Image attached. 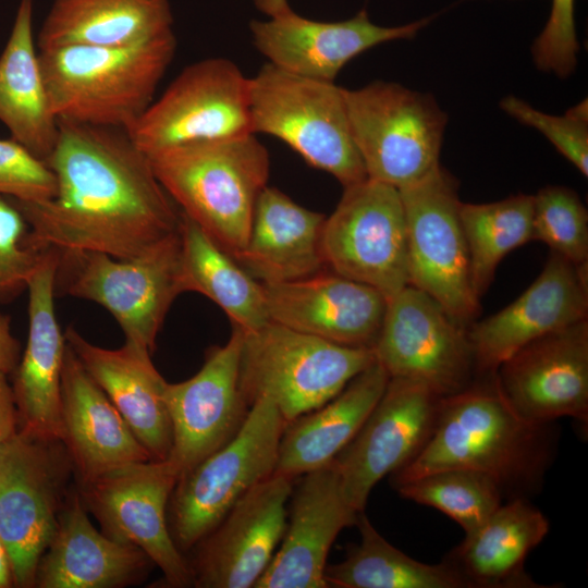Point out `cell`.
<instances>
[{
	"instance_id": "obj_1",
	"label": "cell",
	"mask_w": 588,
	"mask_h": 588,
	"mask_svg": "<svg viewBox=\"0 0 588 588\" xmlns=\"http://www.w3.org/2000/svg\"><path fill=\"white\" fill-rule=\"evenodd\" d=\"M58 125L46 160L56 196L42 203L12 198L28 224L30 247L132 258L177 231L179 207L126 131L65 120Z\"/></svg>"
},
{
	"instance_id": "obj_2",
	"label": "cell",
	"mask_w": 588,
	"mask_h": 588,
	"mask_svg": "<svg viewBox=\"0 0 588 588\" xmlns=\"http://www.w3.org/2000/svg\"><path fill=\"white\" fill-rule=\"evenodd\" d=\"M441 399L434 427L421 450L392 475V486L439 470L485 473L501 488L540 479L549 460L548 424L522 418L501 394L494 373Z\"/></svg>"
},
{
	"instance_id": "obj_3",
	"label": "cell",
	"mask_w": 588,
	"mask_h": 588,
	"mask_svg": "<svg viewBox=\"0 0 588 588\" xmlns=\"http://www.w3.org/2000/svg\"><path fill=\"white\" fill-rule=\"evenodd\" d=\"M175 49L173 34L131 46L38 50L54 115L127 131L154 101Z\"/></svg>"
},
{
	"instance_id": "obj_4",
	"label": "cell",
	"mask_w": 588,
	"mask_h": 588,
	"mask_svg": "<svg viewBox=\"0 0 588 588\" xmlns=\"http://www.w3.org/2000/svg\"><path fill=\"white\" fill-rule=\"evenodd\" d=\"M180 211L235 257L246 245L270 158L255 134L200 142L148 156Z\"/></svg>"
},
{
	"instance_id": "obj_5",
	"label": "cell",
	"mask_w": 588,
	"mask_h": 588,
	"mask_svg": "<svg viewBox=\"0 0 588 588\" xmlns=\"http://www.w3.org/2000/svg\"><path fill=\"white\" fill-rule=\"evenodd\" d=\"M241 332L244 400L249 407L270 400L286 422L333 399L376 362L372 348L336 344L273 321Z\"/></svg>"
},
{
	"instance_id": "obj_6",
	"label": "cell",
	"mask_w": 588,
	"mask_h": 588,
	"mask_svg": "<svg viewBox=\"0 0 588 588\" xmlns=\"http://www.w3.org/2000/svg\"><path fill=\"white\" fill-rule=\"evenodd\" d=\"M253 134L274 136L343 187L367 173L354 143L344 88L266 63L250 78Z\"/></svg>"
},
{
	"instance_id": "obj_7",
	"label": "cell",
	"mask_w": 588,
	"mask_h": 588,
	"mask_svg": "<svg viewBox=\"0 0 588 588\" xmlns=\"http://www.w3.org/2000/svg\"><path fill=\"white\" fill-rule=\"evenodd\" d=\"M344 97L368 179L401 189L440 164L448 115L431 94L376 81Z\"/></svg>"
},
{
	"instance_id": "obj_8",
	"label": "cell",
	"mask_w": 588,
	"mask_h": 588,
	"mask_svg": "<svg viewBox=\"0 0 588 588\" xmlns=\"http://www.w3.org/2000/svg\"><path fill=\"white\" fill-rule=\"evenodd\" d=\"M286 420L273 402L255 401L224 445L181 475L169 501L170 531L193 549L250 489L273 475Z\"/></svg>"
},
{
	"instance_id": "obj_9",
	"label": "cell",
	"mask_w": 588,
	"mask_h": 588,
	"mask_svg": "<svg viewBox=\"0 0 588 588\" xmlns=\"http://www.w3.org/2000/svg\"><path fill=\"white\" fill-rule=\"evenodd\" d=\"M180 248L177 229L132 258L99 252L59 254L56 286L106 308L125 341L152 352L173 301L182 294Z\"/></svg>"
},
{
	"instance_id": "obj_10",
	"label": "cell",
	"mask_w": 588,
	"mask_h": 588,
	"mask_svg": "<svg viewBox=\"0 0 588 588\" xmlns=\"http://www.w3.org/2000/svg\"><path fill=\"white\" fill-rule=\"evenodd\" d=\"M126 132L147 156L253 134L250 78L224 58L193 63Z\"/></svg>"
},
{
	"instance_id": "obj_11",
	"label": "cell",
	"mask_w": 588,
	"mask_h": 588,
	"mask_svg": "<svg viewBox=\"0 0 588 588\" xmlns=\"http://www.w3.org/2000/svg\"><path fill=\"white\" fill-rule=\"evenodd\" d=\"M399 191L406 220L408 284L470 326L480 301L470 284L457 180L439 164L420 181Z\"/></svg>"
},
{
	"instance_id": "obj_12",
	"label": "cell",
	"mask_w": 588,
	"mask_h": 588,
	"mask_svg": "<svg viewBox=\"0 0 588 588\" xmlns=\"http://www.w3.org/2000/svg\"><path fill=\"white\" fill-rule=\"evenodd\" d=\"M324 266L390 299L408 285L407 232L400 191L366 179L344 187L321 231Z\"/></svg>"
},
{
	"instance_id": "obj_13",
	"label": "cell",
	"mask_w": 588,
	"mask_h": 588,
	"mask_svg": "<svg viewBox=\"0 0 588 588\" xmlns=\"http://www.w3.org/2000/svg\"><path fill=\"white\" fill-rule=\"evenodd\" d=\"M71 461L61 442L17 433L0 448V540L13 585L35 587L38 563L58 524Z\"/></svg>"
},
{
	"instance_id": "obj_14",
	"label": "cell",
	"mask_w": 588,
	"mask_h": 588,
	"mask_svg": "<svg viewBox=\"0 0 588 588\" xmlns=\"http://www.w3.org/2000/svg\"><path fill=\"white\" fill-rule=\"evenodd\" d=\"M468 327L426 292L406 285L388 299L372 351L390 378H409L441 397L473 382L475 355Z\"/></svg>"
},
{
	"instance_id": "obj_15",
	"label": "cell",
	"mask_w": 588,
	"mask_h": 588,
	"mask_svg": "<svg viewBox=\"0 0 588 588\" xmlns=\"http://www.w3.org/2000/svg\"><path fill=\"white\" fill-rule=\"evenodd\" d=\"M179 475L168 461L115 467L81 482V498L109 538L140 549L169 587L193 586L188 562L175 544L167 510Z\"/></svg>"
},
{
	"instance_id": "obj_16",
	"label": "cell",
	"mask_w": 588,
	"mask_h": 588,
	"mask_svg": "<svg viewBox=\"0 0 588 588\" xmlns=\"http://www.w3.org/2000/svg\"><path fill=\"white\" fill-rule=\"evenodd\" d=\"M441 396L409 378H389L387 387L352 441L332 461L343 495L365 511L375 486L408 463L428 440Z\"/></svg>"
},
{
	"instance_id": "obj_17",
	"label": "cell",
	"mask_w": 588,
	"mask_h": 588,
	"mask_svg": "<svg viewBox=\"0 0 588 588\" xmlns=\"http://www.w3.org/2000/svg\"><path fill=\"white\" fill-rule=\"evenodd\" d=\"M293 486L294 479L273 474L229 510L194 547V587H255L282 539Z\"/></svg>"
},
{
	"instance_id": "obj_18",
	"label": "cell",
	"mask_w": 588,
	"mask_h": 588,
	"mask_svg": "<svg viewBox=\"0 0 588 588\" xmlns=\"http://www.w3.org/2000/svg\"><path fill=\"white\" fill-rule=\"evenodd\" d=\"M498 388L525 420L546 425L561 417L588 421V319L520 347L494 372Z\"/></svg>"
},
{
	"instance_id": "obj_19",
	"label": "cell",
	"mask_w": 588,
	"mask_h": 588,
	"mask_svg": "<svg viewBox=\"0 0 588 588\" xmlns=\"http://www.w3.org/2000/svg\"><path fill=\"white\" fill-rule=\"evenodd\" d=\"M242 332L233 327L223 345L210 347L189 379L169 383L166 402L172 427L167 458L179 477L230 441L249 406L240 387Z\"/></svg>"
},
{
	"instance_id": "obj_20",
	"label": "cell",
	"mask_w": 588,
	"mask_h": 588,
	"mask_svg": "<svg viewBox=\"0 0 588 588\" xmlns=\"http://www.w3.org/2000/svg\"><path fill=\"white\" fill-rule=\"evenodd\" d=\"M588 319V266L577 267L550 252L537 279L514 302L470 323L476 371L492 375L527 343Z\"/></svg>"
},
{
	"instance_id": "obj_21",
	"label": "cell",
	"mask_w": 588,
	"mask_h": 588,
	"mask_svg": "<svg viewBox=\"0 0 588 588\" xmlns=\"http://www.w3.org/2000/svg\"><path fill=\"white\" fill-rule=\"evenodd\" d=\"M437 14L400 26L372 23L366 10L339 22H320L289 13L249 23L253 44L269 63L290 73L334 82L341 69L380 44L412 39Z\"/></svg>"
},
{
	"instance_id": "obj_22",
	"label": "cell",
	"mask_w": 588,
	"mask_h": 588,
	"mask_svg": "<svg viewBox=\"0 0 588 588\" xmlns=\"http://www.w3.org/2000/svg\"><path fill=\"white\" fill-rule=\"evenodd\" d=\"M59 254L47 249L27 283L28 334L11 383L19 431L61 442V381L66 341L56 309Z\"/></svg>"
},
{
	"instance_id": "obj_23",
	"label": "cell",
	"mask_w": 588,
	"mask_h": 588,
	"mask_svg": "<svg viewBox=\"0 0 588 588\" xmlns=\"http://www.w3.org/2000/svg\"><path fill=\"white\" fill-rule=\"evenodd\" d=\"M286 526L255 588H327V559L340 531L354 525L333 462L302 475L291 493Z\"/></svg>"
},
{
	"instance_id": "obj_24",
	"label": "cell",
	"mask_w": 588,
	"mask_h": 588,
	"mask_svg": "<svg viewBox=\"0 0 588 588\" xmlns=\"http://www.w3.org/2000/svg\"><path fill=\"white\" fill-rule=\"evenodd\" d=\"M261 284L270 321L341 345H375L388 303L378 290L335 272Z\"/></svg>"
},
{
	"instance_id": "obj_25",
	"label": "cell",
	"mask_w": 588,
	"mask_h": 588,
	"mask_svg": "<svg viewBox=\"0 0 588 588\" xmlns=\"http://www.w3.org/2000/svg\"><path fill=\"white\" fill-rule=\"evenodd\" d=\"M64 336L151 458L167 460L172 446L168 382L156 369L151 352L127 341L117 350L103 348L87 341L73 326Z\"/></svg>"
},
{
	"instance_id": "obj_26",
	"label": "cell",
	"mask_w": 588,
	"mask_h": 588,
	"mask_svg": "<svg viewBox=\"0 0 588 588\" xmlns=\"http://www.w3.org/2000/svg\"><path fill=\"white\" fill-rule=\"evenodd\" d=\"M63 444L81 482L152 460L66 343L61 381Z\"/></svg>"
},
{
	"instance_id": "obj_27",
	"label": "cell",
	"mask_w": 588,
	"mask_h": 588,
	"mask_svg": "<svg viewBox=\"0 0 588 588\" xmlns=\"http://www.w3.org/2000/svg\"><path fill=\"white\" fill-rule=\"evenodd\" d=\"M152 562L138 548L109 538L89 520L79 492L61 507L36 571L38 588H120L146 575Z\"/></svg>"
},
{
	"instance_id": "obj_28",
	"label": "cell",
	"mask_w": 588,
	"mask_h": 588,
	"mask_svg": "<svg viewBox=\"0 0 588 588\" xmlns=\"http://www.w3.org/2000/svg\"><path fill=\"white\" fill-rule=\"evenodd\" d=\"M324 215L309 210L268 185L260 193L245 247L233 257L264 284L298 280L324 266Z\"/></svg>"
},
{
	"instance_id": "obj_29",
	"label": "cell",
	"mask_w": 588,
	"mask_h": 588,
	"mask_svg": "<svg viewBox=\"0 0 588 588\" xmlns=\"http://www.w3.org/2000/svg\"><path fill=\"white\" fill-rule=\"evenodd\" d=\"M389 378L375 362L333 399L286 422L273 474L295 479L332 462L356 436Z\"/></svg>"
},
{
	"instance_id": "obj_30",
	"label": "cell",
	"mask_w": 588,
	"mask_h": 588,
	"mask_svg": "<svg viewBox=\"0 0 588 588\" xmlns=\"http://www.w3.org/2000/svg\"><path fill=\"white\" fill-rule=\"evenodd\" d=\"M547 517L522 498L500 505L445 559L467 588L542 587L524 572L529 552L548 535Z\"/></svg>"
},
{
	"instance_id": "obj_31",
	"label": "cell",
	"mask_w": 588,
	"mask_h": 588,
	"mask_svg": "<svg viewBox=\"0 0 588 588\" xmlns=\"http://www.w3.org/2000/svg\"><path fill=\"white\" fill-rule=\"evenodd\" d=\"M33 0H21L0 54V121L11 138L46 162L58 137L33 33Z\"/></svg>"
},
{
	"instance_id": "obj_32",
	"label": "cell",
	"mask_w": 588,
	"mask_h": 588,
	"mask_svg": "<svg viewBox=\"0 0 588 588\" xmlns=\"http://www.w3.org/2000/svg\"><path fill=\"white\" fill-rule=\"evenodd\" d=\"M173 34L169 0H53L36 45L121 47Z\"/></svg>"
},
{
	"instance_id": "obj_33",
	"label": "cell",
	"mask_w": 588,
	"mask_h": 588,
	"mask_svg": "<svg viewBox=\"0 0 588 588\" xmlns=\"http://www.w3.org/2000/svg\"><path fill=\"white\" fill-rule=\"evenodd\" d=\"M179 233L182 293L205 295L243 332L254 331L270 321L259 281L183 212Z\"/></svg>"
},
{
	"instance_id": "obj_34",
	"label": "cell",
	"mask_w": 588,
	"mask_h": 588,
	"mask_svg": "<svg viewBox=\"0 0 588 588\" xmlns=\"http://www.w3.org/2000/svg\"><path fill=\"white\" fill-rule=\"evenodd\" d=\"M360 541L343 561L327 565V587L335 588H467L448 562L431 565L414 560L388 542L365 512L355 523Z\"/></svg>"
},
{
	"instance_id": "obj_35",
	"label": "cell",
	"mask_w": 588,
	"mask_h": 588,
	"mask_svg": "<svg viewBox=\"0 0 588 588\" xmlns=\"http://www.w3.org/2000/svg\"><path fill=\"white\" fill-rule=\"evenodd\" d=\"M534 195L517 194L502 200L460 205L467 245L470 284L480 301L500 261L513 249L532 241Z\"/></svg>"
},
{
	"instance_id": "obj_36",
	"label": "cell",
	"mask_w": 588,
	"mask_h": 588,
	"mask_svg": "<svg viewBox=\"0 0 588 588\" xmlns=\"http://www.w3.org/2000/svg\"><path fill=\"white\" fill-rule=\"evenodd\" d=\"M402 498L431 506L470 534L502 504L503 489L491 476L464 468L439 470L394 486Z\"/></svg>"
},
{
	"instance_id": "obj_37",
	"label": "cell",
	"mask_w": 588,
	"mask_h": 588,
	"mask_svg": "<svg viewBox=\"0 0 588 588\" xmlns=\"http://www.w3.org/2000/svg\"><path fill=\"white\" fill-rule=\"evenodd\" d=\"M532 241L577 267L588 266V212L575 191L549 185L534 195Z\"/></svg>"
},
{
	"instance_id": "obj_38",
	"label": "cell",
	"mask_w": 588,
	"mask_h": 588,
	"mask_svg": "<svg viewBox=\"0 0 588 588\" xmlns=\"http://www.w3.org/2000/svg\"><path fill=\"white\" fill-rule=\"evenodd\" d=\"M500 108L522 124L540 132L578 171L588 175V107L583 100L564 115L548 114L515 96H506Z\"/></svg>"
},
{
	"instance_id": "obj_39",
	"label": "cell",
	"mask_w": 588,
	"mask_h": 588,
	"mask_svg": "<svg viewBox=\"0 0 588 588\" xmlns=\"http://www.w3.org/2000/svg\"><path fill=\"white\" fill-rule=\"evenodd\" d=\"M28 224L12 198L0 195V305L27 290L47 250L27 244Z\"/></svg>"
},
{
	"instance_id": "obj_40",
	"label": "cell",
	"mask_w": 588,
	"mask_h": 588,
	"mask_svg": "<svg viewBox=\"0 0 588 588\" xmlns=\"http://www.w3.org/2000/svg\"><path fill=\"white\" fill-rule=\"evenodd\" d=\"M57 194L48 164L13 138L0 139V195L19 201L42 203Z\"/></svg>"
},
{
	"instance_id": "obj_41",
	"label": "cell",
	"mask_w": 588,
	"mask_h": 588,
	"mask_svg": "<svg viewBox=\"0 0 588 588\" xmlns=\"http://www.w3.org/2000/svg\"><path fill=\"white\" fill-rule=\"evenodd\" d=\"M578 50L575 0H552L549 19L531 46L535 65L566 78L576 69Z\"/></svg>"
},
{
	"instance_id": "obj_42",
	"label": "cell",
	"mask_w": 588,
	"mask_h": 588,
	"mask_svg": "<svg viewBox=\"0 0 588 588\" xmlns=\"http://www.w3.org/2000/svg\"><path fill=\"white\" fill-rule=\"evenodd\" d=\"M19 431L17 412L8 375L0 372V448Z\"/></svg>"
},
{
	"instance_id": "obj_43",
	"label": "cell",
	"mask_w": 588,
	"mask_h": 588,
	"mask_svg": "<svg viewBox=\"0 0 588 588\" xmlns=\"http://www.w3.org/2000/svg\"><path fill=\"white\" fill-rule=\"evenodd\" d=\"M10 322V317L0 313V372L8 376L21 359V345L11 332Z\"/></svg>"
},
{
	"instance_id": "obj_44",
	"label": "cell",
	"mask_w": 588,
	"mask_h": 588,
	"mask_svg": "<svg viewBox=\"0 0 588 588\" xmlns=\"http://www.w3.org/2000/svg\"><path fill=\"white\" fill-rule=\"evenodd\" d=\"M253 2L268 17L279 16L292 11L287 0H253Z\"/></svg>"
},
{
	"instance_id": "obj_45",
	"label": "cell",
	"mask_w": 588,
	"mask_h": 588,
	"mask_svg": "<svg viewBox=\"0 0 588 588\" xmlns=\"http://www.w3.org/2000/svg\"><path fill=\"white\" fill-rule=\"evenodd\" d=\"M13 585L12 563L5 546L0 540V588Z\"/></svg>"
},
{
	"instance_id": "obj_46",
	"label": "cell",
	"mask_w": 588,
	"mask_h": 588,
	"mask_svg": "<svg viewBox=\"0 0 588 588\" xmlns=\"http://www.w3.org/2000/svg\"><path fill=\"white\" fill-rule=\"evenodd\" d=\"M463 1H467V0H463Z\"/></svg>"
}]
</instances>
